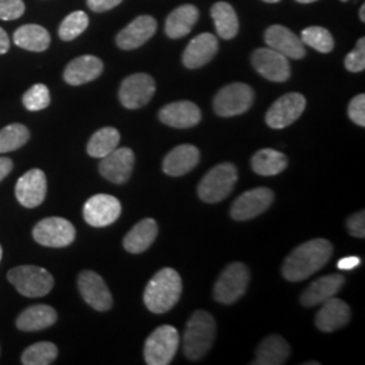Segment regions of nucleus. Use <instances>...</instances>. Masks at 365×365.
Listing matches in <instances>:
<instances>
[{"label":"nucleus","instance_id":"nucleus-1","mask_svg":"<svg viewBox=\"0 0 365 365\" xmlns=\"http://www.w3.org/2000/svg\"><path fill=\"white\" fill-rule=\"evenodd\" d=\"M333 247L324 238L310 240L294 249L283 264V276L288 282H302L322 269L331 259Z\"/></svg>","mask_w":365,"mask_h":365},{"label":"nucleus","instance_id":"nucleus-2","mask_svg":"<svg viewBox=\"0 0 365 365\" xmlns=\"http://www.w3.org/2000/svg\"><path fill=\"white\" fill-rule=\"evenodd\" d=\"M182 291L180 274L172 268H163L155 274L145 288V306L152 313H167L173 306H176L180 299Z\"/></svg>","mask_w":365,"mask_h":365},{"label":"nucleus","instance_id":"nucleus-3","mask_svg":"<svg viewBox=\"0 0 365 365\" xmlns=\"http://www.w3.org/2000/svg\"><path fill=\"white\" fill-rule=\"evenodd\" d=\"M217 325L214 318L206 312L197 310L191 315L182 339L184 356L192 361L205 357L215 339Z\"/></svg>","mask_w":365,"mask_h":365},{"label":"nucleus","instance_id":"nucleus-4","mask_svg":"<svg viewBox=\"0 0 365 365\" xmlns=\"http://www.w3.org/2000/svg\"><path fill=\"white\" fill-rule=\"evenodd\" d=\"M7 277L15 289L27 298H41L48 295L54 286L49 271L36 265H21L9 271Z\"/></svg>","mask_w":365,"mask_h":365},{"label":"nucleus","instance_id":"nucleus-5","mask_svg":"<svg viewBox=\"0 0 365 365\" xmlns=\"http://www.w3.org/2000/svg\"><path fill=\"white\" fill-rule=\"evenodd\" d=\"M238 172L233 164L215 165L197 185V195L206 203H218L232 194Z\"/></svg>","mask_w":365,"mask_h":365},{"label":"nucleus","instance_id":"nucleus-6","mask_svg":"<svg viewBox=\"0 0 365 365\" xmlns=\"http://www.w3.org/2000/svg\"><path fill=\"white\" fill-rule=\"evenodd\" d=\"M179 331L176 327L163 325L148 337L145 342V361L148 365H168L179 348Z\"/></svg>","mask_w":365,"mask_h":365},{"label":"nucleus","instance_id":"nucleus-7","mask_svg":"<svg viewBox=\"0 0 365 365\" xmlns=\"http://www.w3.org/2000/svg\"><path fill=\"white\" fill-rule=\"evenodd\" d=\"M250 274L242 262L229 264L214 287V298L222 304H232L240 299L248 288Z\"/></svg>","mask_w":365,"mask_h":365},{"label":"nucleus","instance_id":"nucleus-8","mask_svg":"<svg viewBox=\"0 0 365 365\" xmlns=\"http://www.w3.org/2000/svg\"><path fill=\"white\" fill-rule=\"evenodd\" d=\"M255 92L244 83L223 87L214 98V111L220 117L229 118L247 113L253 105Z\"/></svg>","mask_w":365,"mask_h":365},{"label":"nucleus","instance_id":"nucleus-9","mask_svg":"<svg viewBox=\"0 0 365 365\" xmlns=\"http://www.w3.org/2000/svg\"><path fill=\"white\" fill-rule=\"evenodd\" d=\"M33 237L42 247L66 248L75 241V226L64 218L51 217L39 221L33 229Z\"/></svg>","mask_w":365,"mask_h":365},{"label":"nucleus","instance_id":"nucleus-10","mask_svg":"<svg viewBox=\"0 0 365 365\" xmlns=\"http://www.w3.org/2000/svg\"><path fill=\"white\" fill-rule=\"evenodd\" d=\"M155 92V78L146 73H134L122 81L119 88V101L123 107L137 110L148 105Z\"/></svg>","mask_w":365,"mask_h":365},{"label":"nucleus","instance_id":"nucleus-11","mask_svg":"<svg viewBox=\"0 0 365 365\" xmlns=\"http://www.w3.org/2000/svg\"><path fill=\"white\" fill-rule=\"evenodd\" d=\"M304 108L306 98L302 93H286L282 98H279L267 111V125L272 129H284L292 125L303 114Z\"/></svg>","mask_w":365,"mask_h":365},{"label":"nucleus","instance_id":"nucleus-12","mask_svg":"<svg viewBox=\"0 0 365 365\" xmlns=\"http://www.w3.org/2000/svg\"><path fill=\"white\" fill-rule=\"evenodd\" d=\"M274 197V192L269 188H253L235 199L230 215L235 221L253 220L271 207Z\"/></svg>","mask_w":365,"mask_h":365},{"label":"nucleus","instance_id":"nucleus-13","mask_svg":"<svg viewBox=\"0 0 365 365\" xmlns=\"http://www.w3.org/2000/svg\"><path fill=\"white\" fill-rule=\"evenodd\" d=\"M122 212L120 202L115 196L98 194L90 197L83 209L84 220L93 227H106L117 221Z\"/></svg>","mask_w":365,"mask_h":365},{"label":"nucleus","instance_id":"nucleus-14","mask_svg":"<svg viewBox=\"0 0 365 365\" xmlns=\"http://www.w3.org/2000/svg\"><path fill=\"white\" fill-rule=\"evenodd\" d=\"M252 66L262 78L274 83H284L291 76L287 57L271 48L255 51L252 54Z\"/></svg>","mask_w":365,"mask_h":365},{"label":"nucleus","instance_id":"nucleus-15","mask_svg":"<svg viewBox=\"0 0 365 365\" xmlns=\"http://www.w3.org/2000/svg\"><path fill=\"white\" fill-rule=\"evenodd\" d=\"M78 287L83 299L98 312H108L113 307V297L101 274L83 271L78 274Z\"/></svg>","mask_w":365,"mask_h":365},{"label":"nucleus","instance_id":"nucleus-16","mask_svg":"<svg viewBox=\"0 0 365 365\" xmlns=\"http://www.w3.org/2000/svg\"><path fill=\"white\" fill-rule=\"evenodd\" d=\"M134 168V153L129 148H117L101 158L99 172L108 182L123 184L130 179Z\"/></svg>","mask_w":365,"mask_h":365},{"label":"nucleus","instance_id":"nucleus-17","mask_svg":"<svg viewBox=\"0 0 365 365\" xmlns=\"http://www.w3.org/2000/svg\"><path fill=\"white\" fill-rule=\"evenodd\" d=\"M15 195L18 202L27 209L38 207L46 196V176L41 170L26 172L15 185Z\"/></svg>","mask_w":365,"mask_h":365},{"label":"nucleus","instance_id":"nucleus-18","mask_svg":"<svg viewBox=\"0 0 365 365\" xmlns=\"http://www.w3.org/2000/svg\"><path fill=\"white\" fill-rule=\"evenodd\" d=\"M156 30V19L150 15H141L118 33L117 45L123 51L137 49L152 38Z\"/></svg>","mask_w":365,"mask_h":365},{"label":"nucleus","instance_id":"nucleus-19","mask_svg":"<svg viewBox=\"0 0 365 365\" xmlns=\"http://www.w3.org/2000/svg\"><path fill=\"white\" fill-rule=\"evenodd\" d=\"M264 38L268 48L286 56L287 58L300 60L306 56L304 43L302 42L300 37L292 33L287 27L282 25L268 27Z\"/></svg>","mask_w":365,"mask_h":365},{"label":"nucleus","instance_id":"nucleus-20","mask_svg":"<svg viewBox=\"0 0 365 365\" xmlns=\"http://www.w3.org/2000/svg\"><path fill=\"white\" fill-rule=\"evenodd\" d=\"M218 52V39L211 33H202L192 39L182 54V64L188 69H197L209 64Z\"/></svg>","mask_w":365,"mask_h":365},{"label":"nucleus","instance_id":"nucleus-21","mask_svg":"<svg viewBox=\"0 0 365 365\" xmlns=\"http://www.w3.org/2000/svg\"><path fill=\"white\" fill-rule=\"evenodd\" d=\"M158 118L163 123L168 125L170 128L190 129L200 122L202 113L195 103L182 101L163 107L158 113Z\"/></svg>","mask_w":365,"mask_h":365},{"label":"nucleus","instance_id":"nucleus-22","mask_svg":"<svg viewBox=\"0 0 365 365\" xmlns=\"http://www.w3.org/2000/svg\"><path fill=\"white\" fill-rule=\"evenodd\" d=\"M315 317V327L321 331L331 333L345 327L351 321V307L339 298H330Z\"/></svg>","mask_w":365,"mask_h":365},{"label":"nucleus","instance_id":"nucleus-23","mask_svg":"<svg viewBox=\"0 0 365 365\" xmlns=\"http://www.w3.org/2000/svg\"><path fill=\"white\" fill-rule=\"evenodd\" d=\"M344 283H345V277L342 274H333L322 276L303 291L300 297V303L306 307H314V306L322 304L324 302L337 295Z\"/></svg>","mask_w":365,"mask_h":365},{"label":"nucleus","instance_id":"nucleus-24","mask_svg":"<svg viewBox=\"0 0 365 365\" xmlns=\"http://www.w3.org/2000/svg\"><path fill=\"white\" fill-rule=\"evenodd\" d=\"M200 160V152L194 145H179L164 158L163 170L168 176H182L195 168Z\"/></svg>","mask_w":365,"mask_h":365},{"label":"nucleus","instance_id":"nucleus-25","mask_svg":"<svg viewBox=\"0 0 365 365\" xmlns=\"http://www.w3.org/2000/svg\"><path fill=\"white\" fill-rule=\"evenodd\" d=\"M103 72V63L95 56H81L72 60L64 71V80L69 86H81L93 81Z\"/></svg>","mask_w":365,"mask_h":365},{"label":"nucleus","instance_id":"nucleus-26","mask_svg":"<svg viewBox=\"0 0 365 365\" xmlns=\"http://www.w3.org/2000/svg\"><path fill=\"white\" fill-rule=\"evenodd\" d=\"M291 348L287 341L280 336H268L262 339L256 351L255 365H282L287 363Z\"/></svg>","mask_w":365,"mask_h":365},{"label":"nucleus","instance_id":"nucleus-27","mask_svg":"<svg viewBox=\"0 0 365 365\" xmlns=\"http://www.w3.org/2000/svg\"><path fill=\"white\" fill-rule=\"evenodd\" d=\"M57 322L56 310L48 304H34L22 312L16 319V327L22 331H38Z\"/></svg>","mask_w":365,"mask_h":365},{"label":"nucleus","instance_id":"nucleus-28","mask_svg":"<svg viewBox=\"0 0 365 365\" xmlns=\"http://www.w3.org/2000/svg\"><path fill=\"white\" fill-rule=\"evenodd\" d=\"M157 233L158 226L156 221L152 218H145L135 226H133V229L123 240V247L128 252L134 255L143 253L146 249L150 248V245L155 242Z\"/></svg>","mask_w":365,"mask_h":365},{"label":"nucleus","instance_id":"nucleus-29","mask_svg":"<svg viewBox=\"0 0 365 365\" xmlns=\"http://www.w3.org/2000/svg\"><path fill=\"white\" fill-rule=\"evenodd\" d=\"M199 18V10L192 4H184L175 9L168 15L165 22V33L172 39L182 38L192 27L195 26Z\"/></svg>","mask_w":365,"mask_h":365},{"label":"nucleus","instance_id":"nucleus-30","mask_svg":"<svg viewBox=\"0 0 365 365\" xmlns=\"http://www.w3.org/2000/svg\"><path fill=\"white\" fill-rule=\"evenodd\" d=\"M14 43L30 52H43L51 45V34L39 25H25L14 33Z\"/></svg>","mask_w":365,"mask_h":365},{"label":"nucleus","instance_id":"nucleus-31","mask_svg":"<svg viewBox=\"0 0 365 365\" xmlns=\"http://www.w3.org/2000/svg\"><path fill=\"white\" fill-rule=\"evenodd\" d=\"M211 18L215 24L217 33L223 39L235 38L240 29L238 16L233 6L226 1H218L211 9Z\"/></svg>","mask_w":365,"mask_h":365},{"label":"nucleus","instance_id":"nucleus-32","mask_svg":"<svg viewBox=\"0 0 365 365\" xmlns=\"http://www.w3.org/2000/svg\"><path fill=\"white\" fill-rule=\"evenodd\" d=\"M252 168L260 176H274L287 168V158L274 149H261L252 158Z\"/></svg>","mask_w":365,"mask_h":365},{"label":"nucleus","instance_id":"nucleus-33","mask_svg":"<svg viewBox=\"0 0 365 365\" xmlns=\"http://www.w3.org/2000/svg\"><path fill=\"white\" fill-rule=\"evenodd\" d=\"M120 141V134L114 128H103L96 131L87 145V152L91 157L102 158L115 150Z\"/></svg>","mask_w":365,"mask_h":365},{"label":"nucleus","instance_id":"nucleus-34","mask_svg":"<svg viewBox=\"0 0 365 365\" xmlns=\"http://www.w3.org/2000/svg\"><path fill=\"white\" fill-rule=\"evenodd\" d=\"M30 140V131L25 125L13 123L0 130V153L14 152Z\"/></svg>","mask_w":365,"mask_h":365},{"label":"nucleus","instance_id":"nucleus-35","mask_svg":"<svg viewBox=\"0 0 365 365\" xmlns=\"http://www.w3.org/2000/svg\"><path fill=\"white\" fill-rule=\"evenodd\" d=\"M58 349L52 342H37L22 354V364L49 365L57 359Z\"/></svg>","mask_w":365,"mask_h":365},{"label":"nucleus","instance_id":"nucleus-36","mask_svg":"<svg viewBox=\"0 0 365 365\" xmlns=\"http://www.w3.org/2000/svg\"><path fill=\"white\" fill-rule=\"evenodd\" d=\"M300 39L303 43L313 48L317 52L330 53L334 49V39L324 27L312 26L304 29Z\"/></svg>","mask_w":365,"mask_h":365},{"label":"nucleus","instance_id":"nucleus-37","mask_svg":"<svg viewBox=\"0 0 365 365\" xmlns=\"http://www.w3.org/2000/svg\"><path fill=\"white\" fill-rule=\"evenodd\" d=\"M90 19L84 11H73L66 16L61 22L58 29V36L63 41H72L78 38V36L88 27Z\"/></svg>","mask_w":365,"mask_h":365},{"label":"nucleus","instance_id":"nucleus-38","mask_svg":"<svg viewBox=\"0 0 365 365\" xmlns=\"http://www.w3.org/2000/svg\"><path fill=\"white\" fill-rule=\"evenodd\" d=\"M22 102L29 111H41L51 105V92L46 86L36 84L25 92Z\"/></svg>","mask_w":365,"mask_h":365},{"label":"nucleus","instance_id":"nucleus-39","mask_svg":"<svg viewBox=\"0 0 365 365\" xmlns=\"http://www.w3.org/2000/svg\"><path fill=\"white\" fill-rule=\"evenodd\" d=\"M345 68L353 72H361L365 69V39L360 38L356 43V48L345 57Z\"/></svg>","mask_w":365,"mask_h":365},{"label":"nucleus","instance_id":"nucleus-40","mask_svg":"<svg viewBox=\"0 0 365 365\" xmlns=\"http://www.w3.org/2000/svg\"><path fill=\"white\" fill-rule=\"evenodd\" d=\"M25 14V3L22 0H0V19L14 21Z\"/></svg>","mask_w":365,"mask_h":365},{"label":"nucleus","instance_id":"nucleus-41","mask_svg":"<svg viewBox=\"0 0 365 365\" xmlns=\"http://www.w3.org/2000/svg\"><path fill=\"white\" fill-rule=\"evenodd\" d=\"M348 115L356 125L365 126V95L360 93L354 96L348 106Z\"/></svg>","mask_w":365,"mask_h":365},{"label":"nucleus","instance_id":"nucleus-42","mask_svg":"<svg viewBox=\"0 0 365 365\" xmlns=\"http://www.w3.org/2000/svg\"><path fill=\"white\" fill-rule=\"evenodd\" d=\"M346 227L348 232L357 238H364L365 237V212L359 211L356 214L351 215L346 221Z\"/></svg>","mask_w":365,"mask_h":365},{"label":"nucleus","instance_id":"nucleus-43","mask_svg":"<svg viewBox=\"0 0 365 365\" xmlns=\"http://www.w3.org/2000/svg\"><path fill=\"white\" fill-rule=\"evenodd\" d=\"M123 0H87V6L95 13H105L119 6Z\"/></svg>","mask_w":365,"mask_h":365},{"label":"nucleus","instance_id":"nucleus-44","mask_svg":"<svg viewBox=\"0 0 365 365\" xmlns=\"http://www.w3.org/2000/svg\"><path fill=\"white\" fill-rule=\"evenodd\" d=\"M361 264L360 257L357 256H348V257H344L337 262V268L341 271H352L354 268H357L359 265Z\"/></svg>","mask_w":365,"mask_h":365},{"label":"nucleus","instance_id":"nucleus-45","mask_svg":"<svg viewBox=\"0 0 365 365\" xmlns=\"http://www.w3.org/2000/svg\"><path fill=\"white\" fill-rule=\"evenodd\" d=\"M13 168V161L9 157H0V182L9 176Z\"/></svg>","mask_w":365,"mask_h":365},{"label":"nucleus","instance_id":"nucleus-46","mask_svg":"<svg viewBox=\"0 0 365 365\" xmlns=\"http://www.w3.org/2000/svg\"><path fill=\"white\" fill-rule=\"evenodd\" d=\"M10 49V38L7 33L0 27V54L9 52Z\"/></svg>","mask_w":365,"mask_h":365},{"label":"nucleus","instance_id":"nucleus-47","mask_svg":"<svg viewBox=\"0 0 365 365\" xmlns=\"http://www.w3.org/2000/svg\"><path fill=\"white\" fill-rule=\"evenodd\" d=\"M359 16H360V19L365 22V6L363 4L361 6V9H360V11H359Z\"/></svg>","mask_w":365,"mask_h":365},{"label":"nucleus","instance_id":"nucleus-48","mask_svg":"<svg viewBox=\"0 0 365 365\" xmlns=\"http://www.w3.org/2000/svg\"><path fill=\"white\" fill-rule=\"evenodd\" d=\"M298 3H303V4H307V3H314V1H317V0H297Z\"/></svg>","mask_w":365,"mask_h":365},{"label":"nucleus","instance_id":"nucleus-49","mask_svg":"<svg viewBox=\"0 0 365 365\" xmlns=\"http://www.w3.org/2000/svg\"><path fill=\"white\" fill-rule=\"evenodd\" d=\"M262 1H267V3H279L280 0H262Z\"/></svg>","mask_w":365,"mask_h":365},{"label":"nucleus","instance_id":"nucleus-50","mask_svg":"<svg viewBox=\"0 0 365 365\" xmlns=\"http://www.w3.org/2000/svg\"><path fill=\"white\" fill-rule=\"evenodd\" d=\"M1 257H3V249L0 247V261H1Z\"/></svg>","mask_w":365,"mask_h":365},{"label":"nucleus","instance_id":"nucleus-51","mask_svg":"<svg viewBox=\"0 0 365 365\" xmlns=\"http://www.w3.org/2000/svg\"><path fill=\"white\" fill-rule=\"evenodd\" d=\"M342 1H346V0H342Z\"/></svg>","mask_w":365,"mask_h":365}]
</instances>
